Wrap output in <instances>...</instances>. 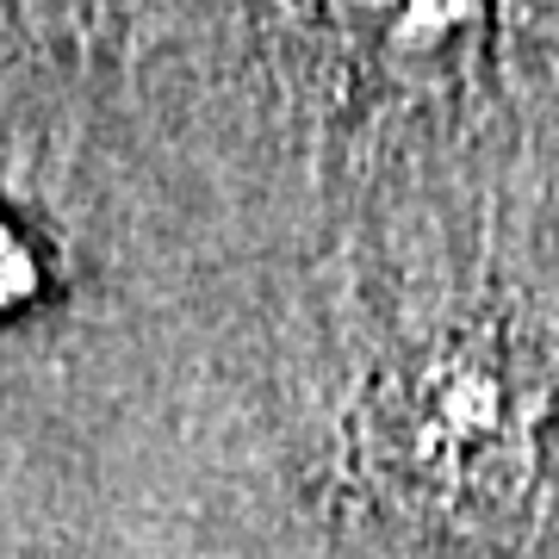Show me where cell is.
I'll return each mask as SVG.
<instances>
[{"label":"cell","mask_w":559,"mask_h":559,"mask_svg":"<svg viewBox=\"0 0 559 559\" xmlns=\"http://www.w3.org/2000/svg\"><path fill=\"white\" fill-rule=\"evenodd\" d=\"M554 380L510 330H454L385 367L355 423L367 485L392 510L454 535L522 516L540 473Z\"/></svg>","instance_id":"6da1fadb"},{"label":"cell","mask_w":559,"mask_h":559,"mask_svg":"<svg viewBox=\"0 0 559 559\" xmlns=\"http://www.w3.org/2000/svg\"><path fill=\"white\" fill-rule=\"evenodd\" d=\"M32 286H38V261H32V249H25L20 230L0 218V311L25 305L32 299Z\"/></svg>","instance_id":"7a4b0ae2"}]
</instances>
